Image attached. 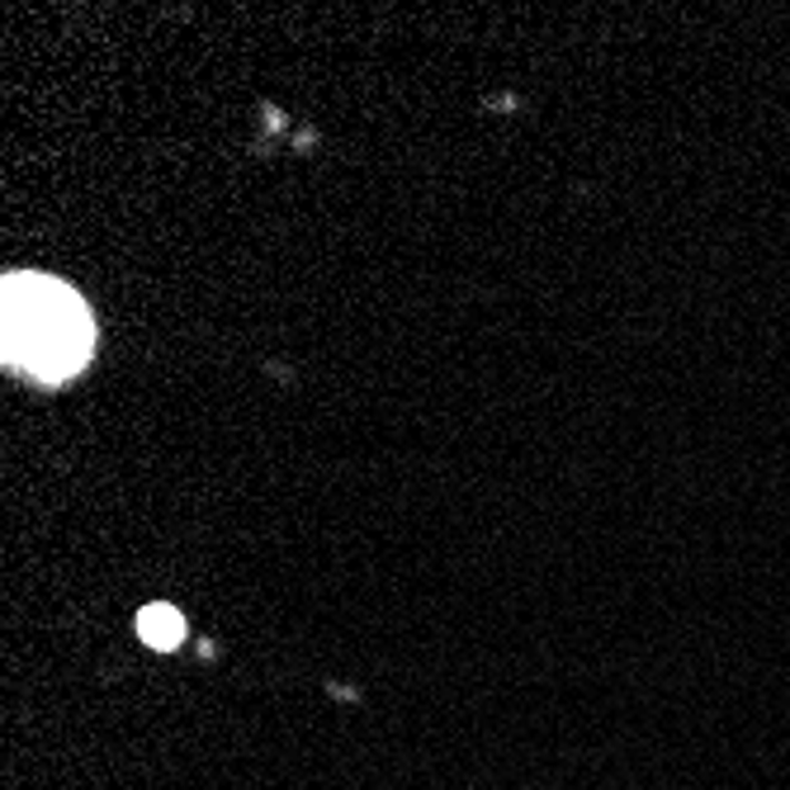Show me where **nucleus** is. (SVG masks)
I'll use <instances>...</instances> for the list:
<instances>
[{
  "label": "nucleus",
  "mask_w": 790,
  "mask_h": 790,
  "mask_svg": "<svg viewBox=\"0 0 790 790\" xmlns=\"http://www.w3.org/2000/svg\"><path fill=\"white\" fill-rule=\"evenodd\" d=\"M95 322L85 298L52 275L6 279V370L33 383H66L91 365Z\"/></svg>",
  "instance_id": "f257e3e1"
},
{
  "label": "nucleus",
  "mask_w": 790,
  "mask_h": 790,
  "mask_svg": "<svg viewBox=\"0 0 790 790\" xmlns=\"http://www.w3.org/2000/svg\"><path fill=\"white\" fill-rule=\"evenodd\" d=\"M133 629H137V639H143L147 648H156V654H175V648L189 639V625H185V616L171 602L143 606V611H137V625Z\"/></svg>",
  "instance_id": "f03ea898"
}]
</instances>
